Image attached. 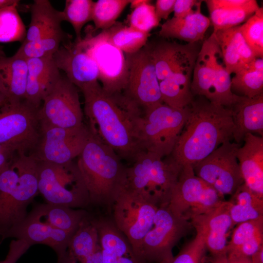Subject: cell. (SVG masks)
<instances>
[{"mask_svg":"<svg viewBox=\"0 0 263 263\" xmlns=\"http://www.w3.org/2000/svg\"><path fill=\"white\" fill-rule=\"evenodd\" d=\"M231 75L227 71L219 46L212 33L201 45L194 67L191 92L210 102L230 108L239 96L231 89Z\"/></svg>","mask_w":263,"mask_h":263,"instance_id":"5b68a950","label":"cell"},{"mask_svg":"<svg viewBox=\"0 0 263 263\" xmlns=\"http://www.w3.org/2000/svg\"><path fill=\"white\" fill-rule=\"evenodd\" d=\"M76 43L94 60L98 69V79L107 92H123L128 78L126 54L98 34L87 33Z\"/></svg>","mask_w":263,"mask_h":263,"instance_id":"9a60e30c","label":"cell"},{"mask_svg":"<svg viewBox=\"0 0 263 263\" xmlns=\"http://www.w3.org/2000/svg\"><path fill=\"white\" fill-rule=\"evenodd\" d=\"M30 11V23L23 42L38 39L62 29L61 11L56 9L49 0H34Z\"/></svg>","mask_w":263,"mask_h":263,"instance_id":"f546056e","label":"cell"},{"mask_svg":"<svg viewBox=\"0 0 263 263\" xmlns=\"http://www.w3.org/2000/svg\"><path fill=\"white\" fill-rule=\"evenodd\" d=\"M202 0H176L174 6V17L184 18L201 11Z\"/></svg>","mask_w":263,"mask_h":263,"instance_id":"b9f144b4","label":"cell"},{"mask_svg":"<svg viewBox=\"0 0 263 263\" xmlns=\"http://www.w3.org/2000/svg\"><path fill=\"white\" fill-rule=\"evenodd\" d=\"M18 0H0V9L6 6L19 3Z\"/></svg>","mask_w":263,"mask_h":263,"instance_id":"f907efd6","label":"cell"},{"mask_svg":"<svg viewBox=\"0 0 263 263\" xmlns=\"http://www.w3.org/2000/svg\"><path fill=\"white\" fill-rule=\"evenodd\" d=\"M228 201L233 226L247 221L263 218V198L244 183L237 188Z\"/></svg>","mask_w":263,"mask_h":263,"instance_id":"4dcf8cb0","label":"cell"},{"mask_svg":"<svg viewBox=\"0 0 263 263\" xmlns=\"http://www.w3.org/2000/svg\"><path fill=\"white\" fill-rule=\"evenodd\" d=\"M73 234L26 217L8 232L6 239L21 240L30 246L38 244L46 245L55 251L58 258L67 252Z\"/></svg>","mask_w":263,"mask_h":263,"instance_id":"44dd1931","label":"cell"},{"mask_svg":"<svg viewBox=\"0 0 263 263\" xmlns=\"http://www.w3.org/2000/svg\"><path fill=\"white\" fill-rule=\"evenodd\" d=\"M232 92L253 98L263 94V58L255 57L231 77Z\"/></svg>","mask_w":263,"mask_h":263,"instance_id":"1f68e13d","label":"cell"},{"mask_svg":"<svg viewBox=\"0 0 263 263\" xmlns=\"http://www.w3.org/2000/svg\"><path fill=\"white\" fill-rule=\"evenodd\" d=\"M38 186L47 203L80 209L90 204L82 175L73 161L62 165L38 162Z\"/></svg>","mask_w":263,"mask_h":263,"instance_id":"52a82bcc","label":"cell"},{"mask_svg":"<svg viewBox=\"0 0 263 263\" xmlns=\"http://www.w3.org/2000/svg\"><path fill=\"white\" fill-rule=\"evenodd\" d=\"M227 245V255L250 258L263 246V218L241 223Z\"/></svg>","mask_w":263,"mask_h":263,"instance_id":"83f0119b","label":"cell"},{"mask_svg":"<svg viewBox=\"0 0 263 263\" xmlns=\"http://www.w3.org/2000/svg\"><path fill=\"white\" fill-rule=\"evenodd\" d=\"M94 1L92 0H66L65 7L61 11L62 21H65L72 26L75 40L81 38V31L84 26L92 20V9Z\"/></svg>","mask_w":263,"mask_h":263,"instance_id":"74e56055","label":"cell"},{"mask_svg":"<svg viewBox=\"0 0 263 263\" xmlns=\"http://www.w3.org/2000/svg\"><path fill=\"white\" fill-rule=\"evenodd\" d=\"M27 76L26 59L15 54L0 56V78L6 90L8 101L24 100Z\"/></svg>","mask_w":263,"mask_h":263,"instance_id":"f1b7e54d","label":"cell"},{"mask_svg":"<svg viewBox=\"0 0 263 263\" xmlns=\"http://www.w3.org/2000/svg\"><path fill=\"white\" fill-rule=\"evenodd\" d=\"M77 158L90 204L110 208L125 182L126 167L121 159L112 148L91 133Z\"/></svg>","mask_w":263,"mask_h":263,"instance_id":"3957f363","label":"cell"},{"mask_svg":"<svg viewBox=\"0 0 263 263\" xmlns=\"http://www.w3.org/2000/svg\"><path fill=\"white\" fill-rule=\"evenodd\" d=\"M88 216V213L83 209H75L46 203L37 205L26 217L56 228L74 233Z\"/></svg>","mask_w":263,"mask_h":263,"instance_id":"484cf974","label":"cell"},{"mask_svg":"<svg viewBox=\"0 0 263 263\" xmlns=\"http://www.w3.org/2000/svg\"><path fill=\"white\" fill-rule=\"evenodd\" d=\"M159 207L156 201L125 184L111 205L113 222L127 238L137 255L144 237L153 225Z\"/></svg>","mask_w":263,"mask_h":263,"instance_id":"ba28073f","label":"cell"},{"mask_svg":"<svg viewBox=\"0 0 263 263\" xmlns=\"http://www.w3.org/2000/svg\"><path fill=\"white\" fill-rule=\"evenodd\" d=\"M5 54L3 51H2L1 47H0V56Z\"/></svg>","mask_w":263,"mask_h":263,"instance_id":"11a10c76","label":"cell"},{"mask_svg":"<svg viewBox=\"0 0 263 263\" xmlns=\"http://www.w3.org/2000/svg\"><path fill=\"white\" fill-rule=\"evenodd\" d=\"M224 197L194 173L192 166L182 167L168 206L171 211L188 221L219 206Z\"/></svg>","mask_w":263,"mask_h":263,"instance_id":"8fae6325","label":"cell"},{"mask_svg":"<svg viewBox=\"0 0 263 263\" xmlns=\"http://www.w3.org/2000/svg\"><path fill=\"white\" fill-rule=\"evenodd\" d=\"M131 0H98L94 2L92 21L95 29H107L116 22V20L130 4Z\"/></svg>","mask_w":263,"mask_h":263,"instance_id":"f35d334b","label":"cell"},{"mask_svg":"<svg viewBox=\"0 0 263 263\" xmlns=\"http://www.w3.org/2000/svg\"><path fill=\"white\" fill-rule=\"evenodd\" d=\"M90 134L85 124L77 128L40 125L39 140L29 154L38 162L70 163L80 154Z\"/></svg>","mask_w":263,"mask_h":263,"instance_id":"5bb4252c","label":"cell"},{"mask_svg":"<svg viewBox=\"0 0 263 263\" xmlns=\"http://www.w3.org/2000/svg\"><path fill=\"white\" fill-rule=\"evenodd\" d=\"M209 261L211 263H251L250 258H229L227 254L211 257Z\"/></svg>","mask_w":263,"mask_h":263,"instance_id":"f6af8a7d","label":"cell"},{"mask_svg":"<svg viewBox=\"0 0 263 263\" xmlns=\"http://www.w3.org/2000/svg\"><path fill=\"white\" fill-rule=\"evenodd\" d=\"M99 245L97 230L88 216L71 237L67 251L78 263H82Z\"/></svg>","mask_w":263,"mask_h":263,"instance_id":"e575fe53","label":"cell"},{"mask_svg":"<svg viewBox=\"0 0 263 263\" xmlns=\"http://www.w3.org/2000/svg\"><path fill=\"white\" fill-rule=\"evenodd\" d=\"M176 0H157L155 3V11L157 18L167 19L170 13L173 12Z\"/></svg>","mask_w":263,"mask_h":263,"instance_id":"ee69618b","label":"cell"},{"mask_svg":"<svg viewBox=\"0 0 263 263\" xmlns=\"http://www.w3.org/2000/svg\"><path fill=\"white\" fill-rule=\"evenodd\" d=\"M130 4L132 11L128 16L129 26L139 31L149 34L159 25L155 7L150 0H132Z\"/></svg>","mask_w":263,"mask_h":263,"instance_id":"ab89813d","label":"cell"},{"mask_svg":"<svg viewBox=\"0 0 263 263\" xmlns=\"http://www.w3.org/2000/svg\"><path fill=\"white\" fill-rule=\"evenodd\" d=\"M82 263H103L102 249L100 244L95 251L87 257Z\"/></svg>","mask_w":263,"mask_h":263,"instance_id":"7dc6e473","label":"cell"},{"mask_svg":"<svg viewBox=\"0 0 263 263\" xmlns=\"http://www.w3.org/2000/svg\"><path fill=\"white\" fill-rule=\"evenodd\" d=\"M16 154L13 151L0 153V173L12 163Z\"/></svg>","mask_w":263,"mask_h":263,"instance_id":"bcb514c9","label":"cell"},{"mask_svg":"<svg viewBox=\"0 0 263 263\" xmlns=\"http://www.w3.org/2000/svg\"><path fill=\"white\" fill-rule=\"evenodd\" d=\"M19 3L0 9V43L23 42L26 38V27L17 9Z\"/></svg>","mask_w":263,"mask_h":263,"instance_id":"8d00e7d4","label":"cell"},{"mask_svg":"<svg viewBox=\"0 0 263 263\" xmlns=\"http://www.w3.org/2000/svg\"><path fill=\"white\" fill-rule=\"evenodd\" d=\"M241 34L256 57L263 58V8L260 7L240 25Z\"/></svg>","mask_w":263,"mask_h":263,"instance_id":"60d3db41","label":"cell"},{"mask_svg":"<svg viewBox=\"0 0 263 263\" xmlns=\"http://www.w3.org/2000/svg\"><path fill=\"white\" fill-rule=\"evenodd\" d=\"M8 101L7 97L4 96L0 97V107L5 104Z\"/></svg>","mask_w":263,"mask_h":263,"instance_id":"db71d44e","label":"cell"},{"mask_svg":"<svg viewBox=\"0 0 263 263\" xmlns=\"http://www.w3.org/2000/svg\"><path fill=\"white\" fill-rule=\"evenodd\" d=\"M241 144L227 141L192 165L195 174L224 197L244 182L237 158Z\"/></svg>","mask_w":263,"mask_h":263,"instance_id":"4fadbf2b","label":"cell"},{"mask_svg":"<svg viewBox=\"0 0 263 263\" xmlns=\"http://www.w3.org/2000/svg\"><path fill=\"white\" fill-rule=\"evenodd\" d=\"M42 103L38 111L40 125L77 128L84 124L77 87L66 76H61Z\"/></svg>","mask_w":263,"mask_h":263,"instance_id":"2e32d148","label":"cell"},{"mask_svg":"<svg viewBox=\"0 0 263 263\" xmlns=\"http://www.w3.org/2000/svg\"><path fill=\"white\" fill-rule=\"evenodd\" d=\"M237 158L244 183L263 198V137L247 133Z\"/></svg>","mask_w":263,"mask_h":263,"instance_id":"603a6c76","label":"cell"},{"mask_svg":"<svg viewBox=\"0 0 263 263\" xmlns=\"http://www.w3.org/2000/svg\"><path fill=\"white\" fill-rule=\"evenodd\" d=\"M210 24L209 19L198 11L184 18L173 17L167 20L161 25L159 35L164 38L195 43L204 38Z\"/></svg>","mask_w":263,"mask_h":263,"instance_id":"4316f807","label":"cell"},{"mask_svg":"<svg viewBox=\"0 0 263 263\" xmlns=\"http://www.w3.org/2000/svg\"><path fill=\"white\" fill-rule=\"evenodd\" d=\"M251 263H263V246L250 257Z\"/></svg>","mask_w":263,"mask_h":263,"instance_id":"681fc988","label":"cell"},{"mask_svg":"<svg viewBox=\"0 0 263 263\" xmlns=\"http://www.w3.org/2000/svg\"><path fill=\"white\" fill-rule=\"evenodd\" d=\"M38 109L25 100L8 101L0 107V144L17 154L30 153L40 137Z\"/></svg>","mask_w":263,"mask_h":263,"instance_id":"30bf717a","label":"cell"},{"mask_svg":"<svg viewBox=\"0 0 263 263\" xmlns=\"http://www.w3.org/2000/svg\"><path fill=\"white\" fill-rule=\"evenodd\" d=\"M8 151H13L15 152L12 149L0 144V153L6 152Z\"/></svg>","mask_w":263,"mask_h":263,"instance_id":"f5cc1de1","label":"cell"},{"mask_svg":"<svg viewBox=\"0 0 263 263\" xmlns=\"http://www.w3.org/2000/svg\"><path fill=\"white\" fill-rule=\"evenodd\" d=\"M189 107L183 129L170 154L180 165H193L233 138L230 109L197 96Z\"/></svg>","mask_w":263,"mask_h":263,"instance_id":"7a4b0ae2","label":"cell"},{"mask_svg":"<svg viewBox=\"0 0 263 263\" xmlns=\"http://www.w3.org/2000/svg\"><path fill=\"white\" fill-rule=\"evenodd\" d=\"M126 167L125 185L159 205H168L182 166L170 156L142 151Z\"/></svg>","mask_w":263,"mask_h":263,"instance_id":"277c9868","label":"cell"},{"mask_svg":"<svg viewBox=\"0 0 263 263\" xmlns=\"http://www.w3.org/2000/svg\"><path fill=\"white\" fill-rule=\"evenodd\" d=\"M191 226L190 221L173 213L168 205L160 206L152 227L142 242L138 255L149 263H159L172 258L173 248Z\"/></svg>","mask_w":263,"mask_h":263,"instance_id":"7c38bea8","label":"cell"},{"mask_svg":"<svg viewBox=\"0 0 263 263\" xmlns=\"http://www.w3.org/2000/svg\"><path fill=\"white\" fill-rule=\"evenodd\" d=\"M80 90L91 133L112 148L121 159L133 162L144 151L138 132L142 108L124 92H107L98 81Z\"/></svg>","mask_w":263,"mask_h":263,"instance_id":"6da1fadb","label":"cell"},{"mask_svg":"<svg viewBox=\"0 0 263 263\" xmlns=\"http://www.w3.org/2000/svg\"><path fill=\"white\" fill-rule=\"evenodd\" d=\"M207 5L210 15V23L213 27V32L240 25L260 7L255 0H248L243 6L233 8Z\"/></svg>","mask_w":263,"mask_h":263,"instance_id":"836d02e7","label":"cell"},{"mask_svg":"<svg viewBox=\"0 0 263 263\" xmlns=\"http://www.w3.org/2000/svg\"><path fill=\"white\" fill-rule=\"evenodd\" d=\"M213 33L229 74L240 71L256 57L245 41L240 25Z\"/></svg>","mask_w":263,"mask_h":263,"instance_id":"d4e9b609","label":"cell"},{"mask_svg":"<svg viewBox=\"0 0 263 263\" xmlns=\"http://www.w3.org/2000/svg\"><path fill=\"white\" fill-rule=\"evenodd\" d=\"M1 96H4L8 98V95L6 90L0 78V97Z\"/></svg>","mask_w":263,"mask_h":263,"instance_id":"816d5d0a","label":"cell"},{"mask_svg":"<svg viewBox=\"0 0 263 263\" xmlns=\"http://www.w3.org/2000/svg\"><path fill=\"white\" fill-rule=\"evenodd\" d=\"M234 124L233 138L241 144L247 133L263 134V94L253 98L239 96L229 108Z\"/></svg>","mask_w":263,"mask_h":263,"instance_id":"cb8c5ba5","label":"cell"},{"mask_svg":"<svg viewBox=\"0 0 263 263\" xmlns=\"http://www.w3.org/2000/svg\"><path fill=\"white\" fill-rule=\"evenodd\" d=\"M98 35L126 54L135 53L143 48L150 36L118 22Z\"/></svg>","mask_w":263,"mask_h":263,"instance_id":"d6a6232c","label":"cell"},{"mask_svg":"<svg viewBox=\"0 0 263 263\" xmlns=\"http://www.w3.org/2000/svg\"><path fill=\"white\" fill-rule=\"evenodd\" d=\"M67 38L61 29L38 39L22 42L15 55L25 59L53 57Z\"/></svg>","mask_w":263,"mask_h":263,"instance_id":"d590c367","label":"cell"},{"mask_svg":"<svg viewBox=\"0 0 263 263\" xmlns=\"http://www.w3.org/2000/svg\"><path fill=\"white\" fill-rule=\"evenodd\" d=\"M189 113L161 103L144 109L138 122L140 143L143 150L162 157L169 156L183 129Z\"/></svg>","mask_w":263,"mask_h":263,"instance_id":"8992f818","label":"cell"},{"mask_svg":"<svg viewBox=\"0 0 263 263\" xmlns=\"http://www.w3.org/2000/svg\"><path fill=\"white\" fill-rule=\"evenodd\" d=\"M128 78L124 93L142 108L163 103L149 45L126 54Z\"/></svg>","mask_w":263,"mask_h":263,"instance_id":"e0dca14e","label":"cell"},{"mask_svg":"<svg viewBox=\"0 0 263 263\" xmlns=\"http://www.w3.org/2000/svg\"><path fill=\"white\" fill-rule=\"evenodd\" d=\"M196 232L203 236L206 249L211 257L227 254V239L233 227L229 203L224 201L217 207L190 220Z\"/></svg>","mask_w":263,"mask_h":263,"instance_id":"ac0fdd59","label":"cell"},{"mask_svg":"<svg viewBox=\"0 0 263 263\" xmlns=\"http://www.w3.org/2000/svg\"><path fill=\"white\" fill-rule=\"evenodd\" d=\"M98 235L103 263H149L138 256L130 243L112 220H91Z\"/></svg>","mask_w":263,"mask_h":263,"instance_id":"ffe728a7","label":"cell"},{"mask_svg":"<svg viewBox=\"0 0 263 263\" xmlns=\"http://www.w3.org/2000/svg\"><path fill=\"white\" fill-rule=\"evenodd\" d=\"M14 163L19 172L17 185L13 191L0 198L1 241L25 219L28 206L39 193L38 162L30 155L19 154L14 158Z\"/></svg>","mask_w":263,"mask_h":263,"instance_id":"9c48e42d","label":"cell"},{"mask_svg":"<svg viewBox=\"0 0 263 263\" xmlns=\"http://www.w3.org/2000/svg\"><path fill=\"white\" fill-rule=\"evenodd\" d=\"M30 247V245L23 240H12L9 245L8 254L5 260L2 261L3 263H16Z\"/></svg>","mask_w":263,"mask_h":263,"instance_id":"7bdbcfd3","label":"cell"},{"mask_svg":"<svg viewBox=\"0 0 263 263\" xmlns=\"http://www.w3.org/2000/svg\"><path fill=\"white\" fill-rule=\"evenodd\" d=\"M56 263H78L76 259L67 251L62 256L57 258Z\"/></svg>","mask_w":263,"mask_h":263,"instance_id":"c3c4849f","label":"cell"},{"mask_svg":"<svg viewBox=\"0 0 263 263\" xmlns=\"http://www.w3.org/2000/svg\"><path fill=\"white\" fill-rule=\"evenodd\" d=\"M0 263H1V261H0Z\"/></svg>","mask_w":263,"mask_h":263,"instance_id":"9f6ffc18","label":"cell"},{"mask_svg":"<svg viewBox=\"0 0 263 263\" xmlns=\"http://www.w3.org/2000/svg\"><path fill=\"white\" fill-rule=\"evenodd\" d=\"M53 57L58 69L80 89L98 81L99 72L95 62L75 41L63 42Z\"/></svg>","mask_w":263,"mask_h":263,"instance_id":"d6986e66","label":"cell"},{"mask_svg":"<svg viewBox=\"0 0 263 263\" xmlns=\"http://www.w3.org/2000/svg\"><path fill=\"white\" fill-rule=\"evenodd\" d=\"M26 60L28 76L24 100L39 109L60 78V73L53 57Z\"/></svg>","mask_w":263,"mask_h":263,"instance_id":"7402d4cb","label":"cell"}]
</instances>
